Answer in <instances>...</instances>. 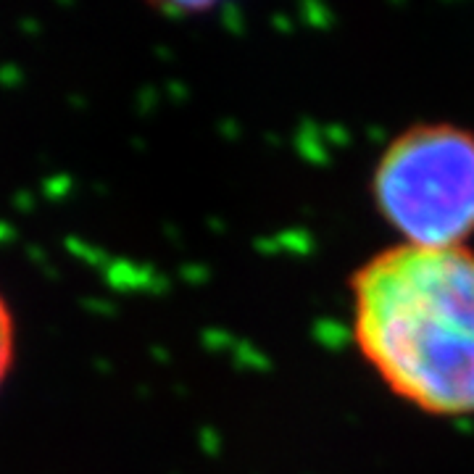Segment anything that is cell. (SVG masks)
Instances as JSON below:
<instances>
[{
	"label": "cell",
	"instance_id": "1",
	"mask_svg": "<svg viewBox=\"0 0 474 474\" xmlns=\"http://www.w3.org/2000/svg\"><path fill=\"white\" fill-rule=\"evenodd\" d=\"M353 338L382 385L432 416H474V251L395 243L351 277Z\"/></svg>",
	"mask_w": 474,
	"mask_h": 474
},
{
	"label": "cell",
	"instance_id": "2",
	"mask_svg": "<svg viewBox=\"0 0 474 474\" xmlns=\"http://www.w3.org/2000/svg\"><path fill=\"white\" fill-rule=\"evenodd\" d=\"M371 200L398 243L469 245L474 235V132L430 121L398 132L371 172Z\"/></svg>",
	"mask_w": 474,
	"mask_h": 474
},
{
	"label": "cell",
	"instance_id": "3",
	"mask_svg": "<svg viewBox=\"0 0 474 474\" xmlns=\"http://www.w3.org/2000/svg\"><path fill=\"white\" fill-rule=\"evenodd\" d=\"M16 353V324L8 300L0 293V387L8 380V371L14 367Z\"/></svg>",
	"mask_w": 474,
	"mask_h": 474
}]
</instances>
